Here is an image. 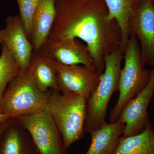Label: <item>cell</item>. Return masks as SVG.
I'll list each match as a JSON object with an SVG mask.
<instances>
[{
  "label": "cell",
  "mask_w": 154,
  "mask_h": 154,
  "mask_svg": "<svg viewBox=\"0 0 154 154\" xmlns=\"http://www.w3.org/2000/svg\"><path fill=\"white\" fill-rule=\"evenodd\" d=\"M55 8L48 39L85 42L96 71L102 74L106 56L122 48L121 30L109 18L104 0H56Z\"/></svg>",
  "instance_id": "1"
},
{
  "label": "cell",
  "mask_w": 154,
  "mask_h": 154,
  "mask_svg": "<svg viewBox=\"0 0 154 154\" xmlns=\"http://www.w3.org/2000/svg\"><path fill=\"white\" fill-rule=\"evenodd\" d=\"M46 109L55 122L68 149L84 136L88 99L75 94L49 90Z\"/></svg>",
  "instance_id": "2"
},
{
  "label": "cell",
  "mask_w": 154,
  "mask_h": 154,
  "mask_svg": "<svg viewBox=\"0 0 154 154\" xmlns=\"http://www.w3.org/2000/svg\"><path fill=\"white\" fill-rule=\"evenodd\" d=\"M124 67L119 76V98L111 110L109 122L118 121L123 107L143 90L148 84L151 70L146 68L137 38L131 33L124 52Z\"/></svg>",
  "instance_id": "3"
},
{
  "label": "cell",
  "mask_w": 154,
  "mask_h": 154,
  "mask_svg": "<svg viewBox=\"0 0 154 154\" xmlns=\"http://www.w3.org/2000/svg\"><path fill=\"white\" fill-rule=\"evenodd\" d=\"M123 54L124 51L120 48L105 57V70L100 75L98 85L88 99L85 132L90 134L99 129L106 122L109 101L113 93L118 90Z\"/></svg>",
  "instance_id": "4"
},
{
  "label": "cell",
  "mask_w": 154,
  "mask_h": 154,
  "mask_svg": "<svg viewBox=\"0 0 154 154\" xmlns=\"http://www.w3.org/2000/svg\"><path fill=\"white\" fill-rule=\"evenodd\" d=\"M48 96V92L39 90L28 71L20 72L4 93L2 113L16 118L45 110Z\"/></svg>",
  "instance_id": "5"
},
{
  "label": "cell",
  "mask_w": 154,
  "mask_h": 154,
  "mask_svg": "<svg viewBox=\"0 0 154 154\" xmlns=\"http://www.w3.org/2000/svg\"><path fill=\"white\" fill-rule=\"evenodd\" d=\"M16 119L29 133L40 154H68L60 131L46 109Z\"/></svg>",
  "instance_id": "6"
},
{
  "label": "cell",
  "mask_w": 154,
  "mask_h": 154,
  "mask_svg": "<svg viewBox=\"0 0 154 154\" xmlns=\"http://www.w3.org/2000/svg\"><path fill=\"white\" fill-rule=\"evenodd\" d=\"M59 92L89 98L99 82L100 75L96 69L85 66H66L53 60Z\"/></svg>",
  "instance_id": "7"
},
{
  "label": "cell",
  "mask_w": 154,
  "mask_h": 154,
  "mask_svg": "<svg viewBox=\"0 0 154 154\" xmlns=\"http://www.w3.org/2000/svg\"><path fill=\"white\" fill-rule=\"evenodd\" d=\"M0 45L11 51L20 72L28 71L33 48L19 15L7 17L5 27L0 30Z\"/></svg>",
  "instance_id": "8"
},
{
  "label": "cell",
  "mask_w": 154,
  "mask_h": 154,
  "mask_svg": "<svg viewBox=\"0 0 154 154\" xmlns=\"http://www.w3.org/2000/svg\"><path fill=\"white\" fill-rule=\"evenodd\" d=\"M154 95V67L145 88L122 108L119 121L125 125L122 136H130L143 131L149 120L148 108Z\"/></svg>",
  "instance_id": "9"
},
{
  "label": "cell",
  "mask_w": 154,
  "mask_h": 154,
  "mask_svg": "<svg viewBox=\"0 0 154 154\" xmlns=\"http://www.w3.org/2000/svg\"><path fill=\"white\" fill-rule=\"evenodd\" d=\"M130 35L140 42L142 55L146 66L154 67V1L143 0L138 5L129 24Z\"/></svg>",
  "instance_id": "10"
},
{
  "label": "cell",
  "mask_w": 154,
  "mask_h": 154,
  "mask_svg": "<svg viewBox=\"0 0 154 154\" xmlns=\"http://www.w3.org/2000/svg\"><path fill=\"white\" fill-rule=\"evenodd\" d=\"M41 49L52 60L61 64L66 66L82 64L96 69L93 57L87 45L77 39L74 40L48 39Z\"/></svg>",
  "instance_id": "11"
},
{
  "label": "cell",
  "mask_w": 154,
  "mask_h": 154,
  "mask_svg": "<svg viewBox=\"0 0 154 154\" xmlns=\"http://www.w3.org/2000/svg\"><path fill=\"white\" fill-rule=\"evenodd\" d=\"M29 133L16 119L0 137V154H38Z\"/></svg>",
  "instance_id": "12"
},
{
  "label": "cell",
  "mask_w": 154,
  "mask_h": 154,
  "mask_svg": "<svg viewBox=\"0 0 154 154\" xmlns=\"http://www.w3.org/2000/svg\"><path fill=\"white\" fill-rule=\"evenodd\" d=\"M56 0H41L33 17L30 41L35 51L41 50L50 35L56 17Z\"/></svg>",
  "instance_id": "13"
},
{
  "label": "cell",
  "mask_w": 154,
  "mask_h": 154,
  "mask_svg": "<svg viewBox=\"0 0 154 154\" xmlns=\"http://www.w3.org/2000/svg\"><path fill=\"white\" fill-rule=\"evenodd\" d=\"M28 71L40 91H59L53 60L42 50L33 51Z\"/></svg>",
  "instance_id": "14"
},
{
  "label": "cell",
  "mask_w": 154,
  "mask_h": 154,
  "mask_svg": "<svg viewBox=\"0 0 154 154\" xmlns=\"http://www.w3.org/2000/svg\"><path fill=\"white\" fill-rule=\"evenodd\" d=\"M125 125L119 121L105 122L99 129L92 131L91 143L85 154H113L123 134Z\"/></svg>",
  "instance_id": "15"
},
{
  "label": "cell",
  "mask_w": 154,
  "mask_h": 154,
  "mask_svg": "<svg viewBox=\"0 0 154 154\" xmlns=\"http://www.w3.org/2000/svg\"><path fill=\"white\" fill-rule=\"evenodd\" d=\"M143 0H104L109 17L115 20L121 30L122 47L125 51L130 36L129 24L137 6Z\"/></svg>",
  "instance_id": "16"
},
{
  "label": "cell",
  "mask_w": 154,
  "mask_h": 154,
  "mask_svg": "<svg viewBox=\"0 0 154 154\" xmlns=\"http://www.w3.org/2000/svg\"><path fill=\"white\" fill-rule=\"evenodd\" d=\"M113 154H154V129L150 122L140 133L122 136Z\"/></svg>",
  "instance_id": "17"
},
{
  "label": "cell",
  "mask_w": 154,
  "mask_h": 154,
  "mask_svg": "<svg viewBox=\"0 0 154 154\" xmlns=\"http://www.w3.org/2000/svg\"><path fill=\"white\" fill-rule=\"evenodd\" d=\"M0 55V113L3 95L9 83L19 74L20 69L17 60L11 51L1 45Z\"/></svg>",
  "instance_id": "18"
},
{
  "label": "cell",
  "mask_w": 154,
  "mask_h": 154,
  "mask_svg": "<svg viewBox=\"0 0 154 154\" xmlns=\"http://www.w3.org/2000/svg\"><path fill=\"white\" fill-rule=\"evenodd\" d=\"M41 0H16L19 7V17L30 40L32 22Z\"/></svg>",
  "instance_id": "19"
},
{
  "label": "cell",
  "mask_w": 154,
  "mask_h": 154,
  "mask_svg": "<svg viewBox=\"0 0 154 154\" xmlns=\"http://www.w3.org/2000/svg\"><path fill=\"white\" fill-rule=\"evenodd\" d=\"M12 119V118L10 119L8 121L4 122L2 125H0V137H1V136H2L3 133L5 131V130L8 127L9 125L10 124V123H11Z\"/></svg>",
  "instance_id": "20"
},
{
  "label": "cell",
  "mask_w": 154,
  "mask_h": 154,
  "mask_svg": "<svg viewBox=\"0 0 154 154\" xmlns=\"http://www.w3.org/2000/svg\"><path fill=\"white\" fill-rule=\"evenodd\" d=\"M11 117H9L8 115L3 113H0V125H2L4 122L8 121Z\"/></svg>",
  "instance_id": "21"
},
{
  "label": "cell",
  "mask_w": 154,
  "mask_h": 154,
  "mask_svg": "<svg viewBox=\"0 0 154 154\" xmlns=\"http://www.w3.org/2000/svg\"><path fill=\"white\" fill-rule=\"evenodd\" d=\"M38 154H39V153H38Z\"/></svg>",
  "instance_id": "22"
}]
</instances>
